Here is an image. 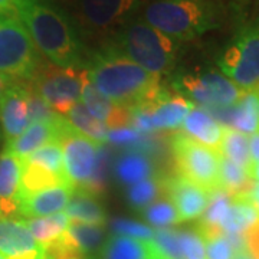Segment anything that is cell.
<instances>
[{
  "label": "cell",
  "mask_w": 259,
  "mask_h": 259,
  "mask_svg": "<svg viewBox=\"0 0 259 259\" xmlns=\"http://www.w3.org/2000/svg\"><path fill=\"white\" fill-rule=\"evenodd\" d=\"M88 79L100 93L128 110L150 107L168 93L160 75L148 72L115 48L94 56Z\"/></svg>",
  "instance_id": "1"
},
{
  "label": "cell",
  "mask_w": 259,
  "mask_h": 259,
  "mask_svg": "<svg viewBox=\"0 0 259 259\" xmlns=\"http://www.w3.org/2000/svg\"><path fill=\"white\" fill-rule=\"evenodd\" d=\"M16 13L40 55L61 68H79L82 44L65 13L48 0H16Z\"/></svg>",
  "instance_id": "2"
},
{
  "label": "cell",
  "mask_w": 259,
  "mask_h": 259,
  "mask_svg": "<svg viewBox=\"0 0 259 259\" xmlns=\"http://www.w3.org/2000/svg\"><path fill=\"white\" fill-rule=\"evenodd\" d=\"M151 28L177 42H187L218 26L216 12L207 0H153L143 12Z\"/></svg>",
  "instance_id": "3"
},
{
  "label": "cell",
  "mask_w": 259,
  "mask_h": 259,
  "mask_svg": "<svg viewBox=\"0 0 259 259\" xmlns=\"http://www.w3.org/2000/svg\"><path fill=\"white\" fill-rule=\"evenodd\" d=\"M179 44L144 20H136L125 23L118 35V47L115 49L148 72L161 75L173 68Z\"/></svg>",
  "instance_id": "4"
},
{
  "label": "cell",
  "mask_w": 259,
  "mask_h": 259,
  "mask_svg": "<svg viewBox=\"0 0 259 259\" xmlns=\"http://www.w3.org/2000/svg\"><path fill=\"white\" fill-rule=\"evenodd\" d=\"M218 66L243 91L259 90V20L235 33L218 56Z\"/></svg>",
  "instance_id": "5"
},
{
  "label": "cell",
  "mask_w": 259,
  "mask_h": 259,
  "mask_svg": "<svg viewBox=\"0 0 259 259\" xmlns=\"http://www.w3.org/2000/svg\"><path fill=\"white\" fill-rule=\"evenodd\" d=\"M88 81V71L85 69L42 62L28 82L56 114L65 115L79 102Z\"/></svg>",
  "instance_id": "6"
},
{
  "label": "cell",
  "mask_w": 259,
  "mask_h": 259,
  "mask_svg": "<svg viewBox=\"0 0 259 259\" xmlns=\"http://www.w3.org/2000/svg\"><path fill=\"white\" fill-rule=\"evenodd\" d=\"M40 64V54L20 19L0 15V74L29 81Z\"/></svg>",
  "instance_id": "7"
},
{
  "label": "cell",
  "mask_w": 259,
  "mask_h": 259,
  "mask_svg": "<svg viewBox=\"0 0 259 259\" xmlns=\"http://www.w3.org/2000/svg\"><path fill=\"white\" fill-rule=\"evenodd\" d=\"M177 175L200 186L207 193L219 187V158L221 154L206 147L183 133L171 139Z\"/></svg>",
  "instance_id": "8"
},
{
  "label": "cell",
  "mask_w": 259,
  "mask_h": 259,
  "mask_svg": "<svg viewBox=\"0 0 259 259\" xmlns=\"http://www.w3.org/2000/svg\"><path fill=\"white\" fill-rule=\"evenodd\" d=\"M177 88L193 104H200L202 108L231 107L243 94V90L214 69L183 74L177 81Z\"/></svg>",
  "instance_id": "9"
},
{
  "label": "cell",
  "mask_w": 259,
  "mask_h": 259,
  "mask_svg": "<svg viewBox=\"0 0 259 259\" xmlns=\"http://www.w3.org/2000/svg\"><path fill=\"white\" fill-rule=\"evenodd\" d=\"M58 143L64 154V167L66 179L74 190H82L93 175L97 151L101 144L82 136L69 124L65 125Z\"/></svg>",
  "instance_id": "10"
},
{
  "label": "cell",
  "mask_w": 259,
  "mask_h": 259,
  "mask_svg": "<svg viewBox=\"0 0 259 259\" xmlns=\"http://www.w3.org/2000/svg\"><path fill=\"white\" fill-rule=\"evenodd\" d=\"M194 104L185 95L167 93L161 100L146 108L128 110L133 128L140 133L154 130H179Z\"/></svg>",
  "instance_id": "11"
},
{
  "label": "cell",
  "mask_w": 259,
  "mask_h": 259,
  "mask_svg": "<svg viewBox=\"0 0 259 259\" xmlns=\"http://www.w3.org/2000/svg\"><path fill=\"white\" fill-rule=\"evenodd\" d=\"M143 0H79V15L85 26L107 32L128 23Z\"/></svg>",
  "instance_id": "12"
},
{
  "label": "cell",
  "mask_w": 259,
  "mask_h": 259,
  "mask_svg": "<svg viewBox=\"0 0 259 259\" xmlns=\"http://www.w3.org/2000/svg\"><path fill=\"white\" fill-rule=\"evenodd\" d=\"M0 122L6 143H12L18 139L30 125L26 81H16L2 97Z\"/></svg>",
  "instance_id": "13"
},
{
  "label": "cell",
  "mask_w": 259,
  "mask_h": 259,
  "mask_svg": "<svg viewBox=\"0 0 259 259\" xmlns=\"http://www.w3.org/2000/svg\"><path fill=\"white\" fill-rule=\"evenodd\" d=\"M163 186L168 200L176 207L180 222L194 221L203 214L210 193H207L200 186L194 185L179 175L163 180Z\"/></svg>",
  "instance_id": "14"
},
{
  "label": "cell",
  "mask_w": 259,
  "mask_h": 259,
  "mask_svg": "<svg viewBox=\"0 0 259 259\" xmlns=\"http://www.w3.org/2000/svg\"><path fill=\"white\" fill-rule=\"evenodd\" d=\"M22 160L8 148L0 154V219L19 216Z\"/></svg>",
  "instance_id": "15"
},
{
  "label": "cell",
  "mask_w": 259,
  "mask_h": 259,
  "mask_svg": "<svg viewBox=\"0 0 259 259\" xmlns=\"http://www.w3.org/2000/svg\"><path fill=\"white\" fill-rule=\"evenodd\" d=\"M66 124L68 120L65 117H61L59 114L54 120L32 122L18 139L8 143L6 148L22 160L49 143L58 141Z\"/></svg>",
  "instance_id": "16"
},
{
  "label": "cell",
  "mask_w": 259,
  "mask_h": 259,
  "mask_svg": "<svg viewBox=\"0 0 259 259\" xmlns=\"http://www.w3.org/2000/svg\"><path fill=\"white\" fill-rule=\"evenodd\" d=\"M45 250L23 221L0 219V253L6 259H28Z\"/></svg>",
  "instance_id": "17"
},
{
  "label": "cell",
  "mask_w": 259,
  "mask_h": 259,
  "mask_svg": "<svg viewBox=\"0 0 259 259\" xmlns=\"http://www.w3.org/2000/svg\"><path fill=\"white\" fill-rule=\"evenodd\" d=\"M81 100L85 108L93 114L95 118L105 124L108 130L125 128L131 124L128 108L114 102L108 97L101 94L93 83L88 81L85 85Z\"/></svg>",
  "instance_id": "18"
},
{
  "label": "cell",
  "mask_w": 259,
  "mask_h": 259,
  "mask_svg": "<svg viewBox=\"0 0 259 259\" xmlns=\"http://www.w3.org/2000/svg\"><path fill=\"white\" fill-rule=\"evenodd\" d=\"M74 194V187L71 186H56L48 190L25 196L19 202V216L20 218H42L55 214L64 210Z\"/></svg>",
  "instance_id": "19"
},
{
  "label": "cell",
  "mask_w": 259,
  "mask_h": 259,
  "mask_svg": "<svg viewBox=\"0 0 259 259\" xmlns=\"http://www.w3.org/2000/svg\"><path fill=\"white\" fill-rule=\"evenodd\" d=\"M182 127H183V134L189 139L219 153L223 127L209 112L204 111L203 108L194 105L190 112L186 115Z\"/></svg>",
  "instance_id": "20"
},
{
  "label": "cell",
  "mask_w": 259,
  "mask_h": 259,
  "mask_svg": "<svg viewBox=\"0 0 259 259\" xmlns=\"http://www.w3.org/2000/svg\"><path fill=\"white\" fill-rule=\"evenodd\" d=\"M100 259H158L150 241L131 236L114 235L104 242L98 253Z\"/></svg>",
  "instance_id": "21"
},
{
  "label": "cell",
  "mask_w": 259,
  "mask_h": 259,
  "mask_svg": "<svg viewBox=\"0 0 259 259\" xmlns=\"http://www.w3.org/2000/svg\"><path fill=\"white\" fill-rule=\"evenodd\" d=\"M64 236L75 249L79 250L88 259H93L95 253H100L105 242L104 226L100 225L69 222V226L64 232Z\"/></svg>",
  "instance_id": "22"
},
{
  "label": "cell",
  "mask_w": 259,
  "mask_h": 259,
  "mask_svg": "<svg viewBox=\"0 0 259 259\" xmlns=\"http://www.w3.org/2000/svg\"><path fill=\"white\" fill-rule=\"evenodd\" d=\"M56 186H71L66 177L58 176L44 167L32 164L28 161H22V176H20V197L48 190ZM72 187V186H71Z\"/></svg>",
  "instance_id": "23"
},
{
  "label": "cell",
  "mask_w": 259,
  "mask_h": 259,
  "mask_svg": "<svg viewBox=\"0 0 259 259\" xmlns=\"http://www.w3.org/2000/svg\"><path fill=\"white\" fill-rule=\"evenodd\" d=\"M115 176L122 185L131 186L154 176V166L144 153L128 151L117 160Z\"/></svg>",
  "instance_id": "24"
},
{
  "label": "cell",
  "mask_w": 259,
  "mask_h": 259,
  "mask_svg": "<svg viewBox=\"0 0 259 259\" xmlns=\"http://www.w3.org/2000/svg\"><path fill=\"white\" fill-rule=\"evenodd\" d=\"M66 216L71 219V222L87 223V225H105V212L102 209L100 202L91 194L74 190V194L69 200V203L65 207Z\"/></svg>",
  "instance_id": "25"
},
{
  "label": "cell",
  "mask_w": 259,
  "mask_h": 259,
  "mask_svg": "<svg viewBox=\"0 0 259 259\" xmlns=\"http://www.w3.org/2000/svg\"><path fill=\"white\" fill-rule=\"evenodd\" d=\"M259 221V210L246 197H233L231 207L223 219L221 229L223 233L245 235L250 226Z\"/></svg>",
  "instance_id": "26"
},
{
  "label": "cell",
  "mask_w": 259,
  "mask_h": 259,
  "mask_svg": "<svg viewBox=\"0 0 259 259\" xmlns=\"http://www.w3.org/2000/svg\"><path fill=\"white\" fill-rule=\"evenodd\" d=\"M69 222H71L69 218L64 212L42 216V218H30L23 221L29 232L32 233V236L44 248H47L48 245L59 239L66 231V228L69 226Z\"/></svg>",
  "instance_id": "27"
},
{
  "label": "cell",
  "mask_w": 259,
  "mask_h": 259,
  "mask_svg": "<svg viewBox=\"0 0 259 259\" xmlns=\"http://www.w3.org/2000/svg\"><path fill=\"white\" fill-rule=\"evenodd\" d=\"M255 182L250 179L249 171L233 161L221 156L219 158V187L232 197H245L249 193Z\"/></svg>",
  "instance_id": "28"
},
{
  "label": "cell",
  "mask_w": 259,
  "mask_h": 259,
  "mask_svg": "<svg viewBox=\"0 0 259 259\" xmlns=\"http://www.w3.org/2000/svg\"><path fill=\"white\" fill-rule=\"evenodd\" d=\"M66 120L78 133L95 141L97 144H105L108 139V128L98 118L85 108L82 102H76L69 111L65 114Z\"/></svg>",
  "instance_id": "29"
},
{
  "label": "cell",
  "mask_w": 259,
  "mask_h": 259,
  "mask_svg": "<svg viewBox=\"0 0 259 259\" xmlns=\"http://www.w3.org/2000/svg\"><path fill=\"white\" fill-rule=\"evenodd\" d=\"M219 154L249 171L252 161H250L249 153V139L246 134H242L236 130L223 127Z\"/></svg>",
  "instance_id": "30"
},
{
  "label": "cell",
  "mask_w": 259,
  "mask_h": 259,
  "mask_svg": "<svg viewBox=\"0 0 259 259\" xmlns=\"http://www.w3.org/2000/svg\"><path fill=\"white\" fill-rule=\"evenodd\" d=\"M22 161H28L32 164L44 167L58 176L66 177L64 167V154H62V148L58 141L49 143L47 146L40 147L36 151H33L32 154H29L28 157L22 158Z\"/></svg>",
  "instance_id": "31"
},
{
  "label": "cell",
  "mask_w": 259,
  "mask_h": 259,
  "mask_svg": "<svg viewBox=\"0 0 259 259\" xmlns=\"http://www.w3.org/2000/svg\"><path fill=\"white\" fill-rule=\"evenodd\" d=\"M110 163H111V153H110V150L105 147L104 144H101L98 147V151H97V160H95L93 175L90 177L88 183L83 186V189L81 192L91 194L94 197L105 193Z\"/></svg>",
  "instance_id": "32"
},
{
  "label": "cell",
  "mask_w": 259,
  "mask_h": 259,
  "mask_svg": "<svg viewBox=\"0 0 259 259\" xmlns=\"http://www.w3.org/2000/svg\"><path fill=\"white\" fill-rule=\"evenodd\" d=\"M161 192H164L163 180L151 177V179H146L130 186L127 190V197L133 207L146 209L151 204V202L154 203V200L160 196Z\"/></svg>",
  "instance_id": "33"
},
{
  "label": "cell",
  "mask_w": 259,
  "mask_h": 259,
  "mask_svg": "<svg viewBox=\"0 0 259 259\" xmlns=\"http://www.w3.org/2000/svg\"><path fill=\"white\" fill-rule=\"evenodd\" d=\"M151 243L156 249L158 259H183L180 241H179V231L171 229H156Z\"/></svg>",
  "instance_id": "34"
},
{
  "label": "cell",
  "mask_w": 259,
  "mask_h": 259,
  "mask_svg": "<svg viewBox=\"0 0 259 259\" xmlns=\"http://www.w3.org/2000/svg\"><path fill=\"white\" fill-rule=\"evenodd\" d=\"M144 218L147 219L150 225L156 226L157 229H163L166 226L180 222L176 207L168 199L158 200V202H154L153 204L147 206L144 210Z\"/></svg>",
  "instance_id": "35"
},
{
  "label": "cell",
  "mask_w": 259,
  "mask_h": 259,
  "mask_svg": "<svg viewBox=\"0 0 259 259\" xmlns=\"http://www.w3.org/2000/svg\"><path fill=\"white\" fill-rule=\"evenodd\" d=\"M179 241L183 259H206L204 239L197 229L179 231Z\"/></svg>",
  "instance_id": "36"
},
{
  "label": "cell",
  "mask_w": 259,
  "mask_h": 259,
  "mask_svg": "<svg viewBox=\"0 0 259 259\" xmlns=\"http://www.w3.org/2000/svg\"><path fill=\"white\" fill-rule=\"evenodd\" d=\"M111 228L112 231L115 232V235L131 236V238L144 239V241L153 239V235H154V229H151L147 225L134 222V221H127V219H115L111 223Z\"/></svg>",
  "instance_id": "37"
},
{
  "label": "cell",
  "mask_w": 259,
  "mask_h": 259,
  "mask_svg": "<svg viewBox=\"0 0 259 259\" xmlns=\"http://www.w3.org/2000/svg\"><path fill=\"white\" fill-rule=\"evenodd\" d=\"M26 85H28V98H29V114H30V124L32 122H36V121H48V120H54L56 114L47 102L44 101L39 95H37L33 88L29 85V82L26 81Z\"/></svg>",
  "instance_id": "38"
},
{
  "label": "cell",
  "mask_w": 259,
  "mask_h": 259,
  "mask_svg": "<svg viewBox=\"0 0 259 259\" xmlns=\"http://www.w3.org/2000/svg\"><path fill=\"white\" fill-rule=\"evenodd\" d=\"M204 246L206 259H233L235 256V250L223 233L204 239Z\"/></svg>",
  "instance_id": "39"
},
{
  "label": "cell",
  "mask_w": 259,
  "mask_h": 259,
  "mask_svg": "<svg viewBox=\"0 0 259 259\" xmlns=\"http://www.w3.org/2000/svg\"><path fill=\"white\" fill-rule=\"evenodd\" d=\"M146 140L143 139V133L136 128H118L108 130V139L107 143H112L115 146H137L141 148V144Z\"/></svg>",
  "instance_id": "40"
},
{
  "label": "cell",
  "mask_w": 259,
  "mask_h": 259,
  "mask_svg": "<svg viewBox=\"0 0 259 259\" xmlns=\"http://www.w3.org/2000/svg\"><path fill=\"white\" fill-rule=\"evenodd\" d=\"M245 241H246V249L253 259H259V221L245 233Z\"/></svg>",
  "instance_id": "41"
},
{
  "label": "cell",
  "mask_w": 259,
  "mask_h": 259,
  "mask_svg": "<svg viewBox=\"0 0 259 259\" xmlns=\"http://www.w3.org/2000/svg\"><path fill=\"white\" fill-rule=\"evenodd\" d=\"M249 153H250V161L258 163L259 161V130L256 133L250 134L249 137Z\"/></svg>",
  "instance_id": "42"
},
{
  "label": "cell",
  "mask_w": 259,
  "mask_h": 259,
  "mask_svg": "<svg viewBox=\"0 0 259 259\" xmlns=\"http://www.w3.org/2000/svg\"><path fill=\"white\" fill-rule=\"evenodd\" d=\"M0 15L18 16V13H16V0H0Z\"/></svg>",
  "instance_id": "43"
},
{
  "label": "cell",
  "mask_w": 259,
  "mask_h": 259,
  "mask_svg": "<svg viewBox=\"0 0 259 259\" xmlns=\"http://www.w3.org/2000/svg\"><path fill=\"white\" fill-rule=\"evenodd\" d=\"M16 81H18V79H13V78H10V76H8V75L5 74H0V100H2V97L5 95V93H6Z\"/></svg>",
  "instance_id": "44"
},
{
  "label": "cell",
  "mask_w": 259,
  "mask_h": 259,
  "mask_svg": "<svg viewBox=\"0 0 259 259\" xmlns=\"http://www.w3.org/2000/svg\"><path fill=\"white\" fill-rule=\"evenodd\" d=\"M249 176L255 183H259V161L258 163H253V164L250 166Z\"/></svg>",
  "instance_id": "45"
},
{
  "label": "cell",
  "mask_w": 259,
  "mask_h": 259,
  "mask_svg": "<svg viewBox=\"0 0 259 259\" xmlns=\"http://www.w3.org/2000/svg\"><path fill=\"white\" fill-rule=\"evenodd\" d=\"M233 259H253V256H252L249 252H248V249H245V250H241V252H236V253H235V256H233Z\"/></svg>",
  "instance_id": "46"
},
{
  "label": "cell",
  "mask_w": 259,
  "mask_h": 259,
  "mask_svg": "<svg viewBox=\"0 0 259 259\" xmlns=\"http://www.w3.org/2000/svg\"><path fill=\"white\" fill-rule=\"evenodd\" d=\"M72 259H88V258H87V256H82V255H81V256H75V258H72Z\"/></svg>",
  "instance_id": "47"
},
{
  "label": "cell",
  "mask_w": 259,
  "mask_h": 259,
  "mask_svg": "<svg viewBox=\"0 0 259 259\" xmlns=\"http://www.w3.org/2000/svg\"><path fill=\"white\" fill-rule=\"evenodd\" d=\"M0 259H6V258H5V256H3V255L0 253Z\"/></svg>",
  "instance_id": "48"
},
{
  "label": "cell",
  "mask_w": 259,
  "mask_h": 259,
  "mask_svg": "<svg viewBox=\"0 0 259 259\" xmlns=\"http://www.w3.org/2000/svg\"><path fill=\"white\" fill-rule=\"evenodd\" d=\"M256 207H258V210H259V204H258V206H256Z\"/></svg>",
  "instance_id": "49"
}]
</instances>
